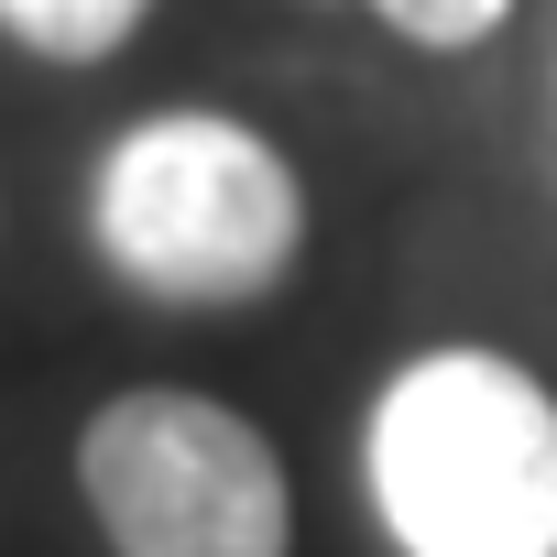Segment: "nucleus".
<instances>
[{"mask_svg": "<svg viewBox=\"0 0 557 557\" xmlns=\"http://www.w3.org/2000/svg\"><path fill=\"white\" fill-rule=\"evenodd\" d=\"M372 503L405 557H557V394L503 350H426L372 405Z\"/></svg>", "mask_w": 557, "mask_h": 557, "instance_id": "nucleus-1", "label": "nucleus"}, {"mask_svg": "<svg viewBox=\"0 0 557 557\" xmlns=\"http://www.w3.org/2000/svg\"><path fill=\"white\" fill-rule=\"evenodd\" d=\"M88 513L121 557H285V459L262 448L251 416L208 394H121L77 437Z\"/></svg>", "mask_w": 557, "mask_h": 557, "instance_id": "nucleus-3", "label": "nucleus"}, {"mask_svg": "<svg viewBox=\"0 0 557 557\" xmlns=\"http://www.w3.org/2000/svg\"><path fill=\"white\" fill-rule=\"evenodd\" d=\"M143 12L153 0H0V34H23L55 66H99V55H121L143 34Z\"/></svg>", "mask_w": 557, "mask_h": 557, "instance_id": "nucleus-4", "label": "nucleus"}, {"mask_svg": "<svg viewBox=\"0 0 557 557\" xmlns=\"http://www.w3.org/2000/svg\"><path fill=\"white\" fill-rule=\"evenodd\" d=\"M88 230H99L121 285H143L164 307H251L296 273L307 186L251 121L164 110V121H132L110 143Z\"/></svg>", "mask_w": 557, "mask_h": 557, "instance_id": "nucleus-2", "label": "nucleus"}]
</instances>
